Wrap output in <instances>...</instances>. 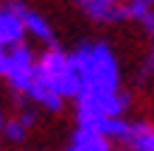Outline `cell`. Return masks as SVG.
Returning a JSON list of instances; mask_svg holds the SVG:
<instances>
[{
  "label": "cell",
  "mask_w": 154,
  "mask_h": 151,
  "mask_svg": "<svg viewBox=\"0 0 154 151\" xmlns=\"http://www.w3.org/2000/svg\"><path fill=\"white\" fill-rule=\"evenodd\" d=\"M81 78V92H121V73L109 45L84 42L70 53ZM79 92V95H81Z\"/></svg>",
  "instance_id": "cell-1"
},
{
  "label": "cell",
  "mask_w": 154,
  "mask_h": 151,
  "mask_svg": "<svg viewBox=\"0 0 154 151\" xmlns=\"http://www.w3.org/2000/svg\"><path fill=\"white\" fill-rule=\"evenodd\" d=\"M37 76L48 87H53L62 98H79V92H81V78H79V70L73 65V59H70V53H65L56 45H51L39 56Z\"/></svg>",
  "instance_id": "cell-2"
},
{
  "label": "cell",
  "mask_w": 154,
  "mask_h": 151,
  "mask_svg": "<svg viewBox=\"0 0 154 151\" xmlns=\"http://www.w3.org/2000/svg\"><path fill=\"white\" fill-rule=\"evenodd\" d=\"M34 73H37L34 50L25 45V42L8 48V62H6L3 76H6V81L11 84V90H14L17 95H23V98H25V92H28V87H31V81H34Z\"/></svg>",
  "instance_id": "cell-3"
},
{
  "label": "cell",
  "mask_w": 154,
  "mask_h": 151,
  "mask_svg": "<svg viewBox=\"0 0 154 151\" xmlns=\"http://www.w3.org/2000/svg\"><path fill=\"white\" fill-rule=\"evenodd\" d=\"M76 3L90 20L98 23L129 20V3H123V0H76Z\"/></svg>",
  "instance_id": "cell-4"
},
{
  "label": "cell",
  "mask_w": 154,
  "mask_h": 151,
  "mask_svg": "<svg viewBox=\"0 0 154 151\" xmlns=\"http://www.w3.org/2000/svg\"><path fill=\"white\" fill-rule=\"evenodd\" d=\"M8 6L20 14V20H23V25H25V31H28V34H34V37L42 39V42H48V48L53 45V31H51V25L45 23L42 14H37L34 8H28L25 3H8Z\"/></svg>",
  "instance_id": "cell-5"
},
{
  "label": "cell",
  "mask_w": 154,
  "mask_h": 151,
  "mask_svg": "<svg viewBox=\"0 0 154 151\" xmlns=\"http://www.w3.org/2000/svg\"><path fill=\"white\" fill-rule=\"evenodd\" d=\"M23 34H25V25L20 20V14H17L11 6L0 8V45H3V48L20 45V42H23Z\"/></svg>",
  "instance_id": "cell-6"
},
{
  "label": "cell",
  "mask_w": 154,
  "mask_h": 151,
  "mask_svg": "<svg viewBox=\"0 0 154 151\" xmlns=\"http://www.w3.org/2000/svg\"><path fill=\"white\" fill-rule=\"evenodd\" d=\"M70 151H109V137H104L95 129L79 126L70 140Z\"/></svg>",
  "instance_id": "cell-7"
},
{
  "label": "cell",
  "mask_w": 154,
  "mask_h": 151,
  "mask_svg": "<svg viewBox=\"0 0 154 151\" xmlns=\"http://www.w3.org/2000/svg\"><path fill=\"white\" fill-rule=\"evenodd\" d=\"M126 3H129V17H134V20H140V23L154 11L151 0H126Z\"/></svg>",
  "instance_id": "cell-8"
},
{
  "label": "cell",
  "mask_w": 154,
  "mask_h": 151,
  "mask_svg": "<svg viewBox=\"0 0 154 151\" xmlns=\"http://www.w3.org/2000/svg\"><path fill=\"white\" fill-rule=\"evenodd\" d=\"M25 129H28V126H25V123H23L20 118H14V120H8V123H6L3 134H6L8 140H11V143H20V140L25 137Z\"/></svg>",
  "instance_id": "cell-9"
},
{
  "label": "cell",
  "mask_w": 154,
  "mask_h": 151,
  "mask_svg": "<svg viewBox=\"0 0 154 151\" xmlns=\"http://www.w3.org/2000/svg\"><path fill=\"white\" fill-rule=\"evenodd\" d=\"M6 62H8V48L0 45V76H3V70H6Z\"/></svg>",
  "instance_id": "cell-10"
},
{
  "label": "cell",
  "mask_w": 154,
  "mask_h": 151,
  "mask_svg": "<svg viewBox=\"0 0 154 151\" xmlns=\"http://www.w3.org/2000/svg\"><path fill=\"white\" fill-rule=\"evenodd\" d=\"M151 70H154V48H151L149 59H146V67H143V76H146V73H151Z\"/></svg>",
  "instance_id": "cell-11"
},
{
  "label": "cell",
  "mask_w": 154,
  "mask_h": 151,
  "mask_svg": "<svg viewBox=\"0 0 154 151\" xmlns=\"http://www.w3.org/2000/svg\"><path fill=\"white\" fill-rule=\"evenodd\" d=\"M143 25H146V31L151 34V37H154V11H151V14L146 17V20H143Z\"/></svg>",
  "instance_id": "cell-12"
},
{
  "label": "cell",
  "mask_w": 154,
  "mask_h": 151,
  "mask_svg": "<svg viewBox=\"0 0 154 151\" xmlns=\"http://www.w3.org/2000/svg\"><path fill=\"white\" fill-rule=\"evenodd\" d=\"M129 151H154V148H129Z\"/></svg>",
  "instance_id": "cell-13"
},
{
  "label": "cell",
  "mask_w": 154,
  "mask_h": 151,
  "mask_svg": "<svg viewBox=\"0 0 154 151\" xmlns=\"http://www.w3.org/2000/svg\"><path fill=\"white\" fill-rule=\"evenodd\" d=\"M6 129V123H3V115H0V131H3Z\"/></svg>",
  "instance_id": "cell-14"
}]
</instances>
